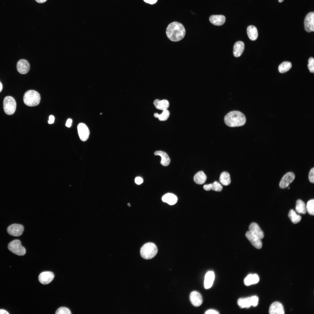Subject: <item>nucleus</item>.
<instances>
[{
    "label": "nucleus",
    "instance_id": "obj_14",
    "mask_svg": "<svg viewBox=\"0 0 314 314\" xmlns=\"http://www.w3.org/2000/svg\"><path fill=\"white\" fill-rule=\"evenodd\" d=\"M190 299L191 303L195 306H199L202 303L203 299L201 295L199 292L197 291H193L190 293Z\"/></svg>",
    "mask_w": 314,
    "mask_h": 314
},
{
    "label": "nucleus",
    "instance_id": "obj_3",
    "mask_svg": "<svg viewBox=\"0 0 314 314\" xmlns=\"http://www.w3.org/2000/svg\"><path fill=\"white\" fill-rule=\"evenodd\" d=\"M24 103L27 106H34L38 105L40 101V96L37 91L33 90L27 91L23 96Z\"/></svg>",
    "mask_w": 314,
    "mask_h": 314
},
{
    "label": "nucleus",
    "instance_id": "obj_32",
    "mask_svg": "<svg viewBox=\"0 0 314 314\" xmlns=\"http://www.w3.org/2000/svg\"><path fill=\"white\" fill-rule=\"evenodd\" d=\"M306 210L308 213L310 215H314V200L312 199L309 200L307 202L306 207Z\"/></svg>",
    "mask_w": 314,
    "mask_h": 314
},
{
    "label": "nucleus",
    "instance_id": "obj_23",
    "mask_svg": "<svg viewBox=\"0 0 314 314\" xmlns=\"http://www.w3.org/2000/svg\"><path fill=\"white\" fill-rule=\"evenodd\" d=\"M259 281L258 276L256 274H249L245 278L244 282L245 285L250 286L258 283Z\"/></svg>",
    "mask_w": 314,
    "mask_h": 314
},
{
    "label": "nucleus",
    "instance_id": "obj_42",
    "mask_svg": "<svg viewBox=\"0 0 314 314\" xmlns=\"http://www.w3.org/2000/svg\"><path fill=\"white\" fill-rule=\"evenodd\" d=\"M144 1L147 3L153 4L156 3L157 0H144Z\"/></svg>",
    "mask_w": 314,
    "mask_h": 314
},
{
    "label": "nucleus",
    "instance_id": "obj_46",
    "mask_svg": "<svg viewBox=\"0 0 314 314\" xmlns=\"http://www.w3.org/2000/svg\"><path fill=\"white\" fill-rule=\"evenodd\" d=\"M158 113H156L154 114V115L155 117L158 118Z\"/></svg>",
    "mask_w": 314,
    "mask_h": 314
},
{
    "label": "nucleus",
    "instance_id": "obj_16",
    "mask_svg": "<svg viewBox=\"0 0 314 314\" xmlns=\"http://www.w3.org/2000/svg\"><path fill=\"white\" fill-rule=\"evenodd\" d=\"M249 231L260 239L264 238L263 232L257 223L255 222L251 223L249 226Z\"/></svg>",
    "mask_w": 314,
    "mask_h": 314
},
{
    "label": "nucleus",
    "instance_id": "obj_9",
    "mask_svg": "<svg viewBox=\"0 0 314 314\" xmlns=\"http://www.w3.org/2000/svg\"><path fill=\"white\" fill-rule=\"evenodd\" d=\"M77 130L81 140L84 142L86 141L90 135V131L87 126L84 123H80L78 125Z\"/></svg>",
    "mask_w": 314,
    "mask_h": 314
},
{
    "label": "nucleus",
    "instance_id": "obj_4",
    "mask_svg": "<svg viewBox=\"0 0 314 314\" xmlns=\"http://www.w3.org/2000/svg\"><path fill=\"white\" fill-rule=\"evenodd\" d=\"M158 252L156 245L152 242L145 243L141 247L140 250L141 256L143 258L149 259L154 258Z\"/></svg>",
    "mask_w": 314,
    "mask_h": 314
},
{
    "label": "nucleus",
    "instance_id": "obj_7",
    "mask_svg": "<svg viewBox=\"0 0 314 314\" xmlns=\"http://www.w3.org/2000/svg\"><path fill=\"white\" fill-rule=\"evenodd\" d=\"M24 226L22 224H14L9 226L7 228V232L12 236L18 237L21 236L24 231Z\"/></svg>",
    "mask_w": 314,
    "mask_h": 314
},
{
    "label": "nucleus",
    "instance_id": "obj_37",
    "mask_svg": "<svg viewBox=\"0 0 314 314\" xmlns=\"http://www.w3.org/2000/svg\"><path fill=\"white\" fill-rule=\"evenodd\" d=\"M252 302V306H256L258 303V298L256 296H253L251 297Z\"/></svg>",
    "mask_w": 314,
    "mask_h": 314
},
{
    "label": "nucleus",
    "instance_id": "obj_15",
    "mask_svg": "<svg viewBox=\"0 0 314 314\" xmlns=\"http://www.w3.org/2000/svg\"><path fill=\"white\" fill-rule=\"evenodd\" d=\"M269 313L270 314H283L284 311L282 305L280 302L276 301L270 305Z\"/></svg>",
    "mask_w": 314,
    "mask_h": 314
},
{
    "label": "nucleus",
    "instance_id": "obj_48",
    "mask_svg": "<svg viewBox=\"0 0 314 314\" xmlns=\"http://www.w3.org/2000/svg\"><path fill=\"white\" fill-rule=\"evenodd\" d=\"M128 205L129 206H131L130 204L129 203L128 204Z\"/></svg>",
    "mask_w": 314,
    "mask_h": 314
},
{
    "label": "nucleus",
    "instance_id": "obj_31",
    "mask_svg": "<svg viewBox=\"0 0 314 314\" xmlns=\"http://www.w3.org/2000/svg\"><path fill=\"white\" fill-rule=\"evenodd\" d=\"M291 63L288 61H284L279 66L278 70L280 73H283L287 72L291 68Z\"/></svg>",
    "mask_w": 314,
    "mask_h": 314
},
{
    "label": "nucleus",
    "instance_id": "obj_49",
    "mask_svg": "<svg viewBox=\"0 0 314 314\" xmlns=\"http://www.w3.org/2000/svg\"><path fill=\"white\" fill-rule=\"evenodd\" d=\"M290 187H289V188H288V189H290Z\"/></svg>",
    "mask_w": 314,
    "mask_h": 314
},
{
    "label": "nucleus",
    "instance_id": "obj_44",
    "mask_svg": "<svg viewBox=\"0 0 314 314\" xmlns=\"http://www.w3.org/2000/svg\"><path fill=\"white\" fill-rule=\"evenodd\" d=\"M37 2L39 3H42L46 2L47 0H35Z\"/></svg>",
    "mask_w": 314,
    "mask_h": 314
},
{
    "label": "nucleus",
    "instance_id": "obj_12",
    "mask_svg": "<svg viewBox=\"0 0 314 314\" xmlns=\"http://www.w3.org/2000/svg\"><path fill=\"white\" fill-rule=\"evenodd\" d=\"M17 68L18 72L21 74H27L30 69V65L28 62L24 59H21L17 62Z\"/></svg>",
    "mask_w": 314,
    "mask_h": 314
},
{
    "label": "nucleus",
    "instance_id": "obj_22",
    "mask_svg": "<svg viewBox=\"0 0 314 314\" xmlns=\"http://www.w3.org/2000/svg\"><path fill=\"white\" fill-rule=\"evenodd\" d=\"M155 155H159L161 158V164L163 166H168L170 163V160L167 154L165 152L161 151H157L154 152Z\"/></svg>",
    "mask_w": 314,
    "mask_h": 314
},
{
    "label": "nucleus",
    "instance_id": "obj_29",
    "mask_svg": "<svg viewBox=\"0 0 314 314\" xmlns=\"http://www.w3.org/2000/svg\"><path fill=\"white\" fill-rule=\"evenodd\" d=\"M295 209L299 213L305 214L306 212V206L304 203L301 200H297L296 202Z\"/></svg>",
    "mask_w": 314,
    "mask_h": 314
},
{
    "label": "nucleus",
    "instance_id": "obj_45",
    "mask_svg": "<svg viewBox=\"0 0 314 314\" xmlns=\"http://www.w3.org/2000/svg\"><path fill=\"white\" fill-rule=\"evenodd\" d=\"M3 89V85L2 83L0 81V92Z\"/></svg>",
    "mask_w": 314,
    "mask_h": 314
},
{
    "label": "nucleus",
    "instance_id": "obj_38",
    "mask_svg": "<svg viewBox=\"0 0 314 314\" xmlns=\"http://www.w3.org/2000/svg\"><path fill=\"white\" fill-rule=\"evenodd\" d=\"M206 314H218L219 313L216 310L213 309H209L207 310L205 313Z\"/></svg>",
    "mask_w": 314,
    "mask_h": 314
},
{
    "label": "nucleus",
    "instance_id": "obj_27",
    "mask_svg": "<svg viewBox=\"0 0 314 314\" xmlns=\"http://www.w3.org/2000/svg\"><path fill=\"white\" fill-rule=\"evenodd\" d=\"M238 304L242 308H249L252 306L251 297L239 298L238 301Z\"/></svg>",
    "mask_w": 314,
    "mask_h": 314
},
{
    "label": "nucleus",
    "instance_id": "obj_5",
    "mask_svg": "<svg viewBox=\"0 0 314 314\" xmlns=\"http://www.w3.org/2000/svg\"><path fill=\"white\" fill-rule=\"evenodd\" d=\"M16 103L15 99L11 96L5 97L3 101V108L5 113L8 115H12L15 112Z\"/></svg>",
    "mask_w": 314,
    "mask_h": 314
},
{
    "label": "nucleus",
    "instance_id": "obj_34",
    "mask_svg": "<svg viewBox=\"0 0 314 314\" xmlns=\"http://www.w3.org/2000/svg\"><path fill=\"white\" fill-rule=\"evenodd\" d=\"M55 313L56 314H71V313L68 308L65 307H61L57 310Z\"/></svg>",
    "mask_w": 314,
    "mask_h": 314
},
{
    "label": "nucleus",
    "instance_id": "obj_8",
    "mask_svg": "<svg viewBox=\"0 0 314 314\" xmlns=\"http://www.w3.org/2000/svg\"><path fill=\"white\" fill-rule=\"evenodd\" d=\"M305 29L308 32L314 31V13L311 12L306 16L304 20Z\"/></svg>",
    "mask_w": 314,
    "mask_h": 314
},
{
    "label": "nucleus",
    "instance_id": "obj_24",
    "mask_svg": "<svg viewBox=\"0 0 314 314\" xmlns=\"http://www.w3.org/2000/svg\"><path fill=\"white\" fill-rule=\"evenodd\" d=\"M204 189L206 191L213 190L215 191L220 192L223 189L222 186L218 182L215 181L213 183L206 184L203 186Z\"/></svg>",
    "mask_w": 314,
    "mask_h": 314
},
{
    "label": "nucleus",
    "instance_id": "obj_10",
    "mask_svg": "<svg viewBox=\"0 0 314 314\" xmlns=\"http://www.w3.org/2000/svg\"><path fill=\"white\" fill-rule=\"evenodd\" d=\"M295 178L294 174L289 172L286 173L283 177L279 183V186L284 189L287 187L294 181Z\"/></svg>",
    "mask_w": 314,
    "mask_h": 314
},
{
    "label": "nucleus",
    "instance_id": "obj_40",
    "mask_svg": "<svg viewBox=\"0 0 314 314\" xmlns=\"http://www.w3.org/2000/svg\"><path fill=\"white\" fill-rule=\"evenodd\" d=\"M55 118L53 116L50 115L49 117V120L48 121L49 124H52L54 123Z\"/></svg>",
    "mask_w": 314,
    "mask_h": 314
},
{
    "label": "nucleus",
    "instance_id": "obj_39",
    "mask_svg": "<svg viewBox=\"0 0 314 314\" xmlns=\"http://www.w3.org/2000/svg\"><path fill=\"white\" fill-rule=\"evenodd\" d=\"M135 181L136 184L138 185H140L143 183V180L141 177H137L135 178Z\"/></svg>",
    "mask_w": 314,
    "mask_h": 314
},
{
    "label": "nucleus",
    "instance_id": "obj_6",
    "mask_svg": "<svg viewBox=\"0 0 314 314\" xmlns=\"http://www.w3.org/2000/svg\"><path fill=\"white\" fill-rule=\"evenodd\" d=\"M8 248L11 252L18 256H23L26 253L25 248L22 245L21 241L18 239L10 242L8 245Z\"/></svg>",
    "mask_w": 314,
    "mask_h": 314
},
{
    "label": "nucleus",
    "instance_id": "obj_47",
    "mask_svg": "<svg viewBox=\"0 0 314 314\" xmlns=\"http://www.w3.org/2000/svg\"><path fill=\"white\" fill-rule=\"evenodd\" d=\"M283 0H278L280 2H282L283 1Z\"/></svg>",
    "mask_w": 314,
    "mask_h": 314
},
{
    "label": "nucleus",
    "instance_id": "obj_13",
    "mask_svg": "<svg viewBox=\"0 0 314 314\" xmlns=\"http://www.w3.org/2000/svg\"><path fill=\"white\" fill-rule=\"evenodd\" d=\"M53 273L51 272L46 271L41 273L38 277L39 280L42 284L45 285L50 283L54 278Z\"/></svg>",
    "mask_w": 314,
    "mask_h": 314
},
{
    "label": "nucleus",
    "instance_id": "obj_19",
    "mask_svg": "<svg viewBox=\"0 0 314 314\" xmlns=\"http://www.w3.org/2000/svg\"><path fill=\"white\" fill-rule=\"evenodd\" d=\"M245 45L242 41H238L234 44L233 48V54L235 57L240 56L244 50Z\"/></svg>",
    "mask_w": 314,
    "mask_h": 314
},
{
    "label": "nucleus",
    "instance_id": "obj_43",
    "mask_svg": "<svg viewBox=\"0 0 314 314\" xmlns=\"http://www.w3.org/2000/svg\"><path fill=\"white\" fill-rule=\"evenodd\" d=\"M9 313L6 311L2 309H0V314H9Z\"/></svg>",
    "mask_w": 314,
    "mask_h": 314
},
{
    "label": "nucleus",
    "instance_id": "obj_11",
    "mask_svg": "<svg viewBox=\"0 0 314 314\" xmlns=\"http://www.w3.org/2000/svg\"><path fill=\"white\" fill-rule=\"evenodd\" d=\"M246 238L250 241L251 244L256 248L257 249H261L262 246V244L261 239L256 236L248 231L245 234Z\"/></svg>",
    "mask_w": 314,
    "mask_h": 314
},
{
    "label": "nucleus",
    "instance_id": "obj_1",
    "mask_svg": "<svg viewBox=\"0 0 314 314\" xmlns=\"http://www.w3.org/2000/svg\"><path fill=\"white\" fill-rule=\"evenodd\" d=\"M166 34L168 38L173 42H178L182 39L185 34V30L181 23L174 22L170 23L166 29Z\"/></svg>",
    "mask_w": 314,
    "mask_h": 314
},
{
    "label": "nucleus",
    "instance_id": "obj_30",
    "mask_svg": "<svg viewBox=\"0 0 314 314\" xmlns=\"http://www.w3.org/2000/svg\"><path fill=\"white\" fill-rule=\"evenodd\" d=\"M288 216L292 222L294 224H297L299 222L301 218V217L297 214L293 209L290 210Z\"/></svg>",
    "mask_w": 314,
    "mask_h": 314
},
{
    "label": "nucleus",
    "instance_id": "obj_17",
    "mask_svg": "<svg viewBox=\"0 0 314 314\" xmlns=\"http://www.w3.org/2000/svg\"><path fill=\"white\" fill-rule=\"evenodd\" d=\"M214 279L215 274L213 272L209 271L206 273L204 280V286L206 289L209 288L212 286Z\"/></svg>",
    "mask_w": 314,
    "mask_h": 314
},
{
    "label": "nucleus",
    "instance_id": "obj_33",
    "mask_svg": "<svg viewBox=\"0 0 314 314\" xmlns=\"http://www.w3.org/2000/svg\"><path fill=\"white\" fill-rule=\"evenodd\" d=\"M170 114V112L168 110H164L161 114H158V118L160 121H165L168 118Z\"/></svg>",
    "mask_w": 314,
    "mask_h": 314
},
{
    "label": "nucleus",
    "instance_id": "obj_2",
    "mask_svg": "<svg viewBox=\"0 0 314 314\" xmlns=\"http://www.w3.org/2000/svg\"><path fill=\"white\" fill-rule=\"evenodd\" d=\"M224 121L225 124L230 127L241 126L244 125L246 118L241 112L238 111L229 112L225 116Z\"/></svg>",
    "mask_w": 314,
    "mask_h": 314
},
{
    "label": "nucleus",
    "instance_id": "obj_41",
    "mask_svg": "<svg viewBox=\"0 0 314 314\" xmlns=\"http://www.w3.org/2000/svg\"><path fill=\"white\" fill-rule=\"evenodd\" d=\"M72 122V120L70 118L68 119L67 121L66 126L68 127H71Z\"/></svg>",
    "mask_w": 314,
    "mask_h": 314
},
{
    "label": "nucleus",
    "instance_id": "obj_36",
    "mask_svg": "<svg viewBox=\"0 0 314 314\" xmlns=\"http://www.w3.org/2000/svg\"><path fill=\"white\" fill-rule=\"evenodd\" d=\"M309 180L310 182L311 183H314V168H312L309 173L308 176Z\"/></svg>",
    "mask_w": 314,
    "mask_h": 314
},
{
    "label": "nucleus",
    "instance_id": "obj_21",
    "mask_svg": "<svg viewBox=\"0 0 314 314\" xmlns=\"http://www.w3.org/2000/svg\"><path fill=\"white\" fill-rule=\"evenodd\" d=\"M154 104L156 108L163 110H167L169 106L168 101L165 99L160 100L156 99L154 101Z\"/></svg>",
    "mask_w": 314,
    "mask_h": 314
},
{
    "label": "nucleus",
    "instance_id": "obj_26",
    "mask_svg": "<svg viewBox=\"0 0 314 314\" xmlns=\"http://www.w3.org/2000/svg\"><path fill=\"white\" fill-rule=\"evenodd\" d=\"M206 179L207 176L202 171H199L197 173L194 177L195 182L197 184L200 185L204 184Z\"/></svg>",
    "mask_w": 314,
    "mask_h": 314
},
{
    "label": "nucleus",
    "instance_id": "obj_18",
    "mask_svg": "<svg viewBox=\"0 0 314 314\" xmlns=\"http://www.w3.org/2000/svg\"><path fill=\"white\" fill-rule=\"evenodd\" d=\"M225 17L222 15H211L209 18L210 22L216 26H221L225 22Z\"/></svg>",
    "mask_w": 314,
    "mask_h": 314
},
{
    "label": "nucleus",
    "instance_id": "obj_28",
    "mask_svg": "<svg viewBox=\"0 0 314 314\" xmlns=\"http://www.w3.org/2000/svg\"><path fill=\"white\" fill-rule=\"evenodd\" d=\"M219 181L221 183L224 185H229L231 182L229 174L226 172H222L220 175Z\"/></svg>",
    "mask_w": 314,
    "mask_h": 314
},
{
    "label": "nucleus",
    "instance_id": "obj_35",
    "mask_svg": "<svg viewBox=\"0 0 314 314\" xmlns=\"http://www.w3.org/2000/svg\"><path fill=\"white\" fill-rule=\"evenodd\" d=\"M308 67L311 73H314V59L313 57L310 58L308 60Z\"/></svg>",
    "mask_w": 314,
    "mask_h": 314
},
{
    "label": "nucleus",
    "instance_id": "obj_20",
    "mask_svg": "<svg viewBox=\"0 0 314 314\" xmlns=\"http://www.w3.org/2000/svg\"><path fill=\"white\" fill-rule=\"evenodd\" d=\"M162 200L170 205H173L177 202L178 198L174 194L171 193H167L162 197Z\"/></svg>",
    "mask_w": 314,
    "mask_h": 314
},
{
    "label": "nucleus",
    "instance_id": "obj_25",
    "mask_svg": "<svg viewBox=\"0 0 314 314\" xmlns=\"http://www.w3.org/2000/svg\"><path fill=\"white\" fill-rule=\"evenodd\" d=\"M247 33L248 37L251 40H255L257 39L258 32L257 28L254 26H249L247 28Z\"/></svg>",
    "mask_w": 314,
    "mask_h": 314
}]
</instances>
